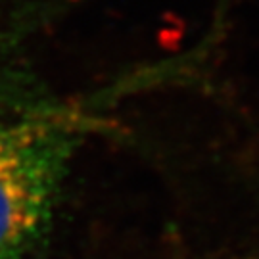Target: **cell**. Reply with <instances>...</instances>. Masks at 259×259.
<instances>
[{
  "instance_id": "cell-1",
  "label": "cell",
  "mask_w": 259,
  "mask_h": 259,
  "mask_svg": "<svg viewBox=\"0 0 259 259\" xmlns=\"http://www.w3.org/2000/svg\"><path fill=\"white\" fill-rule=\"evenodd\" d=\"M98 121L83 108L0 117V259H38L77 150Z\"/></svg>"
},
{
  "instance_id": "cell-2",
  "label": "cell",
  "mask_w": 259,
  "mask_h": 259,
  "mask_svg": "<svg viewBox=\"0 0 259 259\" xmlns=\"http://www.w3.org/2000/svg\"><path fill=\"white\" fill-rule=\"evenodd\" d=\"M56 6L0 0V117L64 106L47 89L33 60L38 31Z\"/></svg>"
}]
</instances>
